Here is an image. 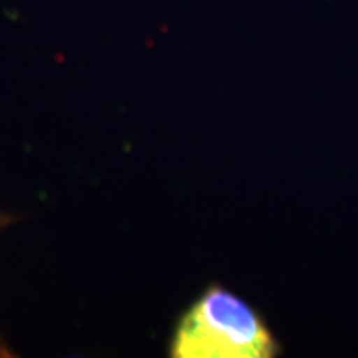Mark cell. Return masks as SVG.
<instances>
[{
    "label": "cell",
    "instance_id": "6da1fadb",
    "mask_svg": "<svg viewBox=\"0 0 358 358\" xmlns=\"http://www.w3.org/2000/svg\"><path fill=\"white\" fill-rule=\"evenodd\" d=\"M277 343L261 317L229 290L213 287L192 306L174 335V358H271Z\"/></svg>",
    "mask_w": 358,
    "mask_h": 358
}]
</instances>
